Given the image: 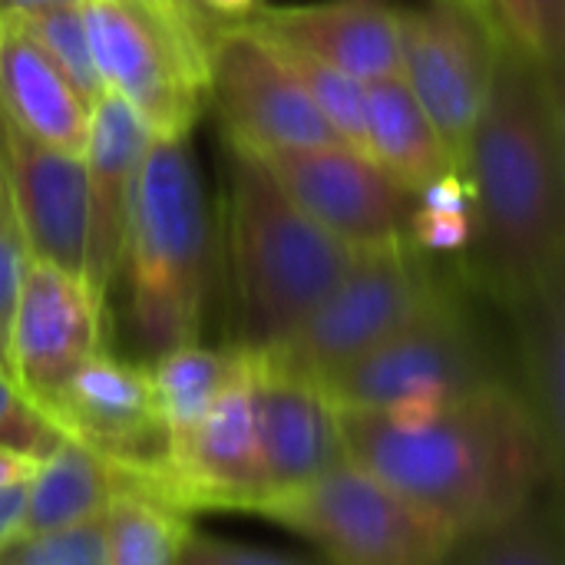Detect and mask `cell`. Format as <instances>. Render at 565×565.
<instances>
[{"label":"cell","instance_id":"8992f818","mask_svg":"<svg viewBox=\"0 0 565 565\" xmlns=\"http://www.w3.org/2000/svg\"><path fill=\"white\" fill-rule=\"evenodd\" d=\"M510 381L493 341L447 281L397 334L334 374L324 387L341 411L397 414L434 407Z\"/></svg>","mask_w":565,"mask_h":565},{"label":"cell","instance_id":"7402d4cb","mask_svg":"<svg viewBox=\"0 0 565 565\" xmlns=\"http://www.w3.org/2000/svg\"><path fill=\"white\" fill-rule=\"evenodd\" d=\"M146 487L116 463L103 460L89 447L63 437L23 483L20 533H50L76 523H89L109 510V503L129 490Z\"/></svg>","mask_w":565,"mask_h":565},{"label":"cell","instance_id":"ba28073f","mask_svg":"<svg viewBox=\"0 0 565 565\" xmlns=\"http://www.w3.org/2000/svg\"><path fill=\"white\" fill-rule=\"evenodd\" d=\"M258 513L311 540L331 565H434L454 540L444 523L348 457Z\"/></svg>","mask_w":565,"mask_h":565},{"label":"cell","instance_id":"30bf717a","mask_svg":"<svg viewBox=\"0 0 565 565\" xmlns=\"http://www.w3.org/2000/svg\"><path fill=\"white\" fill-rule=\"evenodd\" d=\"M252 152L281 192L348 248L367 252L407 238L417 195L387 175L367 152L344 142Z\"/></svg>","mask_w":565,"mask_h":565},{"label":"cell","instance_id":"f1b7e54d","mask_svg":"<svg viewBox=\"0 0 565 565\" xmlns=\"http://www.w3.org/2000/svg\"><path fill=\"white\" fill-rule=\"evenodd\" d=\"M0 565H106L103 516L50 533H17L0 546Z\"/></svg>","mask_w":565,"mask_h":565},{"label":"cell","instance_id":"f546056e","mask_svg":"<svg viewBox=\"0 0 565 565\" xmlns=\"http://www.w3.org/2000/svg\"><path fill=\"white\" fill-rule=\"evenodd\" d=\"M60 440L63 430L50 411L36 404L7 371H0V447L40 463Z\"/></svg>","mask_w":565,"mask_h":565},{"label":"cell","instance_id":"ac0fdd59","mask_svg":"<svg viewBox=\"0 0 565 565\" xmlns=\"http://www.w3.org/2000/svg\"><path fill=\"white\" fill-rule=\"evenodd\" d=\"M152 129L116 93H103L89 113L86 132V281L96 295H109L129 225L132 185Z\"/></svg>","mask_w":565,"mask_h":565},{"label":"cell","instance_id":"2e32d148","mask_svg":"<svg viewBox=\"0 0 565 565\" xmlns=\"http://www.w3.org/2000/svg\"><path fill=\"white\" fill-rule=\"evenodd\" d=\"M258 430L265 457V503L281 500L344 460L341 407L331 391L258 354ZM262 503V507H265ZM258 507V510H262Z\"/></svg>","mask_w":565,"mask_h":565},{"label":"cell","instance_id":"83f0119b","mask_svg":"<svg viewBox=\"0 0 565 565\" xmlns=\"http://www.w3.org/2000/svg\"><path fill=\"white\" fill-rule=\"evenodd\" d=\"M480 7L510 43L550 73L563 70L565 0H480Z\"/></svg>","mask_w":565,"mask_h":565},{"label":"cell","instance_id":"d590c367","mask_svg":"<svg viewBox=\"0 0 565 565\" xmlns=\"http://www.w3.org/2000/svg\"><path fill=\"white\" fill-rule=\"evenodd\" d=\"M7 192V185H3V162H0V195Z\"/></svg>","mask_w":565,"mask_h":565},{"label":"cell","instance_id":"5b68a950","mask_svg":"<svg viewBox=\"0 0 565 565\" xmlns=\"http://www.w3.org/2000/svg\"><path fill=\"white\" fill-rule=\"evenodd\" d=\"M79 13L106 93L152 136H189L212 96L215 17L195 0H83Z\"/></svg>","mask_w":565,"mask_h":565},{"label":"cell","instance_id":"cb8c5ba5","mask_svg":"<svg viewBox=\"0 0 565 565\" xmlns=\"http://www.w3.org/2000/svg\"><path fill=\"white\" fill-rule=\"evenodd\" d=\"M434 565H565L559 497H533L503 520L457 533Z\"/></svg>","mask_w":565,"mask_h":565},{"label":"cell","instance_id":"4dcf8cb0","mask_svg":"<svg viewBox=\"0 0 565 565\" xmlns=\"http://www.w3.org/2000/svg\"><path fill=\"white\" fill-rule=\"evenodd\" d=\"M23 245L17 235V225L10 218V205H7V192L0 195V371L10 374V354H7V341H10V318H13V301H17V285H20V271H23Z\"/></svg>","mask_w":565,"mask_h":565},{"label":"cell","instance_id":"484cf974","mask_svg":"<svg viewBox=\"0 0 565 565\" xmlns=\"http://www.w3.org/2000/svg\"><path fill=\"white\" fill-rule=\"evenodd\" d=\"M268 40V36H265ZM278 56L285 60V66L291 70V76L301 83V89L308 93V99L315 103V109L328 119V126L338 132V139L351 149L364 152V83L351 79L348 73L301 53L291 46H281L275 40H268Z\"/></svg>","mask_w":565,"mask_h":565},{"label":"cell","instance_id":"e0dca14e","mask_svg":"<svg viewBox=\"0 0 565 565\" xmlns=\"http://www.w3.org/2000/svg\"><path fill=\"white\" fill-rule=\"evenodd\" d=\"M245 23L262 36L301 50L358 83L401 76V23L387 0H315L255 7Z\"/></svg>","mask_w":565,"mask_h":565},{"label":"cell","instance_id":"3957f363","mask_svg":"<svg viewBox=\"0 0 565 565\" xmlns=\"http://www.w3.org/2000/svg\"><path fill=\"white\" fill-rule=\"evenodd\" d=\"M225 262L232 348L281 344L361 252L315 225L252 149L225 139Z\"/></svg>","mask_w":565,"mask_h":565},{"label":"cell","instance_id":"9a60e30c","mask_svg":"<svg viewBox=\"0 0 565 565\" xmlns=\"http://www.w3.org/2000/svg\"><path fill=\"white\" fill-rule=\"evenodd\" d=\"M0 162L10 218L26 258L86 278V162L30 139L0 116Z\"/></svg>","mask_w":565,"mask_h":565},{"label":"cell","instance_id":"ffe728a7","mask_svg":"<svg viewBox=\"0 0 565 565\" xmlns=\"http://www.w3.org/2000/svg\"><path fill=\"white\" fill-rule=\"evenodd\" d=\"M513 318L516 391L523 394L553 463L565 454V271L503 305Z\"/></svg>","mask_w":565,"mask_h":565},{"label":"cell","instance_id":"9c48e42d","mask_svg":"<svg viewBox=\"0 0 565 565\" xmlns=\"http://www.w3.org/2000/svg\"><path fill=\"white\" fill-rule=\"evenodd\" d=\"M397 23L401 79L437 126L463 175V156L490 89L500 30L480 0H427L424 7L397 10Z\"/></svg>","mask_w":565,"mask_h":565},{"label":"cell","instance_id":"52a82bcc","mask_svg":"<svg viewBox=\"0 0 565 565\" xmlns=\"http://www.w3.org/2000/svg\"><path fill=\"white\" fill-rule=\"evenodd\" d=\"M444 285L411 238L367 248L281 344L258 354L328 384L397 334Z\"/></svg>","mask_w":565,"mask_h":565},{"label":"cell","instance_id":"8fae6325","mask_svg":"<svg viewBox=\"0 0 565 565\" xmlns=\"http://www.w3.org/2000/svg\"><path fill=\"white\" fill-rule=\"evenodd\" d=\"M209 99L218 106L225 139L248 149H308L341 142L278 50L248 23L215 30Z\"/></svg>","mask_w":565,"mask_h":565},{"label":"cell","instance_id":"e575fe53","mask_svg":"<svg viewBox=\"0 0 565 565\" xmlns=\"http://www.w3.org/2000/svg\"><path fill=\"white\" fill-rule=\"evenodd\" d=\"M195 3L212 17H242L258 7V0H195Z\"/></svg>","mask_w":565,"mask_h":565},{"label":"cell","instance_id":"7c38bea8","mask_svg":"<svg viewBox=\"0 0 565 565\" xmlns=\"http://www.w3.org/2000/svg\"><path fill=\"white\" fill-rule=\"evenodd\" d=\"M46 411L63 437L89 447L103 460L162 493L169 440L146 364H129L99 351L60 387Z\"/></svg>","mask_w":565,"mask_h":565},{"label":"cell","instance_id":"44dd1931","mask_svg":"<svg viewBox=\"0 0 565 565\" xmlns=\"http://www.w3.org/2000/svg\"><path fill=\"white\" fill-rule=\"evenodd\" d=\"M364 152L414 195L460 175V162L401 76L364 86Z\"/></svg>","mask_w":565,"mask_h":565},{"label":"cell","instance_id":"d4e9b609","mask_svg":"<svg viewBox=\"0 0 565 565\" xmlns=\"http://www.w3.org/2000/svg\"><path fill=\"white\" fill-rule=\"evenodd\" d=\"M189 536V513L152 487L122 490L103 513L106 565H179Z\"/></svg>","mask_w":565,"mask_h":565},{"label":"cell","instance_id":"4316f807","mask_svg":"<svg viewBox=\"0 0 565 565\" xmlns=\"http://www.w3.org/2000/svg\"><path fill=\"white\" fill-rule=\"evenodd\" d=\"M26 23V30L33 33V40L43 46V53L53 60V66L63 73V79L73 86V93L83 99V106H96L99 96L106 93L93 53H89V40L83 30V13L79 3L76 7H53V10H40L30 17H20Z\"/></svg>","mask_w":565,"mask_h":565},{"label":"cell","instance_id":"d6986e66","mask_svg":"<svg viewBox=\"0 0 565 565\" xmlns=\"http://www.w3.org/2000/svg\"><path fill=\"white\" fill-rule=\"evenodd\" d=\"M89 113L26 23L0 13V116L36 142L83 156Z\"/></svg>","mask_w":565,"mask_h":565},{"label":"cell","instance_id":"836d02e7","mask_svg":"<svg viewBox=\"0 0 565 565\" xmlns=\"http://www.w3.org/2000/svg\"><path fill=\"white\" fill-rule=\"evenodd\" d=\"M83 0H0V13H13V17H30L40 10H53V7H76Z\"/></svg>","mask_w":565,"mask_h":565},{"label":"cell","instance_id":"d6a6232c","mask_svg":"<svg viewBox=\"0 0 565 565\" xmlns=\"http://www.w3.org/2000/svg\"><path fill=\"white\" fill-rule=\"evenodd\" d=\"M33 470H36V460L23 457L17 450L0 447V490L3 487H13V483H26Z\"/></svg>","mask_w":565,"mask_h":565},{"label":"cell","instance_id":"5bb4252c","mask_svg":"<svg viewBox=\"0 0 565 565\" xmlns=\"http://www.w3.org/2000/svg\"><path fill=\"white\" fill-rule=\"evenodd\" d=\"M265 457L258 430V358L242 351L202 424L169 467L162 497L192 510H252L265 503Z\"/></svg>","mask_w":565,"mask_h":565},{"label":"cell","instance_id":"277c9868","mask_svg":"<svg viewBox=\"0 0 565 565\" xmlns=\"http://www.w3.org/2000/svg\"><path fill=\"white\" fill-rule=\"evenodd\" d=\"M212 255V215L189 136H152L116 271L126 278L132 331L152 358L199 341Z\"/></svg>","mask_w":565,"mask_h":565},{"label":"cell","instance_id":"4fadbf2b","mask_svg":"<svg viewBox=\"0 0 565 565\" xmlns=\"http://www.w3.org/2000/svg\"><path fill=\"white\" fill-rule=\"evenodd\" d=\"M106 298L86 278L23 258L10 318V377L43 407L103 348Z\"/></svg>","mask_w":565,"mask_h":565},{"label":"cell","instance_id":"6da1fadb","mask_svg":"<svg viewBox=\"0 0 565 565\" xmlns=\"http://www.w3.org/2000/svg\"><path fill=\"white\" fill-rule=\"evenodd\" d=\"M473 232L463 281L500 305L565 271L563 89L500 33L490 89L463 156Z\"/></svg>","mask_w":565,"mask_h":565},{"label":"cell","instance_id":"603a6c76","mask_svg":"<svg viewBox=\"0 0 565 565\" xmlns=\"http://www.w3.org/2000/svg\"><path fill=\"white\" fill-rule=\"evenodd\" d=\"M242 361V348H205V344H182L156 358L149 364L152 374V394L156 411L169 440V467L192 437V430L202 424L222 387L232 381L235 367ZM169 477V470H166ZM166 487V483H162Z\"/></svg>","mask_w":565,"mask_h":565},{"label":"cell","instance_id":"1f68e13d","mask_svg":"<svg viewBox=\"0 0 565 565\" xmlns=\"http://www.w3.org/2000/svg\"><path fill=\"white\" fill-rule=\"evenodd\" d=\"M179 565H315L285 553H271V550H255V546H242V543H228V540H215V536H202L192 530Z\"/></svg>","mask_w":565,"mask_h":565},{"label":"cell","instance_id":"7a4b0ae2","mask_svg":"<svg viewBox=\"0 0 565 565\" xmlns=\"http://www.w3.org/2000/svg\"><path fill=\"white\" fill-rule=\"evenodd\" d=\"M344 457L454 536L559 493L563 470L513 381L397 414L341 411Z\"/></svg>","mask_w":565,"mask_h":565}]
</instances>
